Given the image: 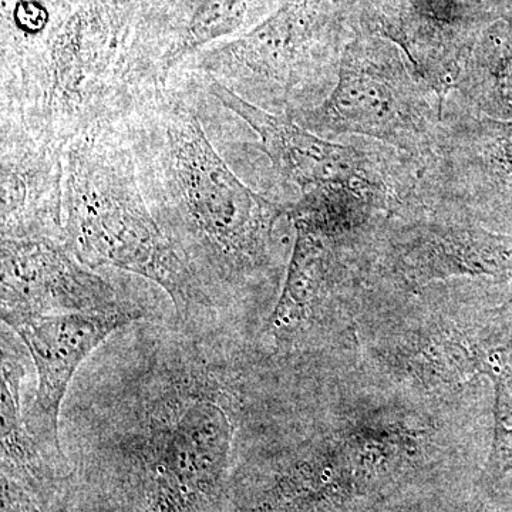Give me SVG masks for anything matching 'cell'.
Segmentation results:
<instances>
[{
  "instance_id": "obj_1",
  "label": "cell",
  "mask_w": 512,
  "mask_h": 512,
  "mask_svg": "<svg viewBox=\"0 0 512 512\" xmlns=\"http://www.w3.org/2000/svg\"><path fill=\"white\" fill-rule=\"evenodd\" d=\"M195 74L137 101L124 120L138 183L158 225L225 328L249 336L251 318L286 275L279 224L291 220L231 170L202 121Z\"/></svg>"
},
{
  "instance_id": "obj_2",
  "label": "cell",
  "mask_w": 512,
  "mask_h": 512,
  "mask_svg": "<svg viewBox=\"0 0 512 512\" xmlns=\"http://www.w3.org/2000/svg\"><path fill=\"white\" fill-rule=\"evenodd\" d=\"M63 231L67 248L94 271L140 276L163 289L183 328L228 329L148 207L124 124L64 150Z\"/></svg>"
},
{
  "instance_id": "obj_3",
  "label": "cell",
  "mask_w": 512,
  "mask_h": 512,
  "mask_svg": "<svg viewBox=\"0 0 512 512\" xmlns=\"http://www.w3.org/2000/svg\"><path fill=\"white\" fill-rule=\"evenodd\" d=\"M323 42L319 0H289L245 35L198 53L183 70L289 117L322 103L330 93L333 76Z\"/></svg>"
},
{
  "instance_id": "obj_4",
  "label": "cell",
  "mask_w": 512,
  "mask_h": 512,
  "mask_svg": "<svg viewBox=\"0 0 512 512\" xmlns=\"http://www.w3.org/2000/svg\"><path fill=\"white\" fill-rule=\"evenodd\" d=\"M446 101L399 56L380 50H349L335 86L311 109L291 119L332 140L365 136L402 151L419 167L436 148Z\"/></svg>"
},
{
  "instance_id": "obj_5",
  "label": "cell",
  "mask_w": 512,
  "mask_h": 512,
  "mask_svg": "<svg viewBox=\"0 0 512 512\" xmlns=\"http://www.w3.org/2000/svg\"><path fill=\"white\" fill-rule=\"evenodd\" d=\"M137 312L175 316L157 285L124 272L84 265L62 239L2 238V323L66 313Z\"/></svg>"
},
{
  "instance_id": "obj_6",
  "label": "cell",
  "mask_w": 512,
  "mask_h": 512,
  "mask_svg": "<svg viewBox=\"0 0 512 512\" xmlns=\"http://www.w3.org/2000/svg\"><path fill=\"white\" fill-rule=\"evenodd\" d=\"M198 77L212 99L259 137V147L279 180L298 191L293 201L333 188L400 192L412 183V170L407 165L393 170L379 156L320 137L291 117L249 103L220 82Z\"/></svg>"
},
{
  "instance_id": "obj_7",
  "label": "cell",
  "mask_w": 512,
  "mask_h": 512,
  "mask_svg": "<svg viewBox=\"0 0 512 512\" xmlns=\"http://www.w3.org/2000/svg\"><path fill=\"white\" fill-rule=\"evenodd\" d=\"M137 312L66 313L19 320L12 328L28 349L36 376L25 423L30 437L49 461L63 460L60 412L74 377L114 333L148 320Z\"/></svg>"
},
{
  "instance_id": "obj_8",
  "label": "cell",
  "mask_w": 512,
  "mask_h": 512,
  "mask_svg": "<svg viewBox=\"0 0 512 512\" xmlns=\"http://www.w3.org/2000/svg\"><path fill=\"white\" fill-rule=\"evenodd\" d=\"M64 150L13 121L0 120L2 238L64 241Z\"/></svg>"
},
{
  "instance_id": "obj_9",
  "label": "cell",
  "mask_w": 512,
  "mask_h": 512,
  "mask_svg": "<svg viewBox=\"0 0 512 512\" xmlns=\"http://www.w3.org/2000/svg\"><path fill=\"white\" fill-rule=\"evenodd\" d=\"M392 259L394 274L417 286L453 276L511 271L512 247L466 225L431 224L402 232Z\"/></svg>"
}]
</instances>
